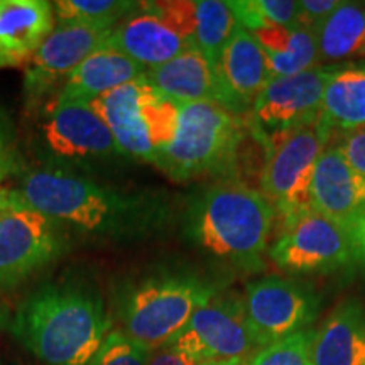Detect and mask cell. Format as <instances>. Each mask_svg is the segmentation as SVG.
Instances as JSON below:
<instances>
[{
	"mask_svg": "<svg viewBox=\"0 0 365 365\" xmlns=\"http://www.w3.org/2000/svg\"><path fill=\"white\" fill-rule=\"evenodd\" d=\"M16 191L68 235L95 244H137L173 220L164 191L120 188L78 171L39 166L22 173Z\"/></svg>",
	"mask_w": 365,
	"mask_h": 365,
	"instance_id": "cell-1",
	"label": "cell"
},
{
	"mask_svg": "<svg viewBox=\"0 0 365 365\" xmlns=\"http://www.w3.org/2000/svg\"><path fill=\"white\" fill-rule=\"evenodd\" d=\"M112 328L97 281L66 271L21 301L9 333L43 365H90Z\"/></svg>",
	"mask_w": 365,
	"mask_h": 365,
	"instance_id": "cell-2",
	"label": "cell"
},
{
	"mask_svg": "<svg viewBox=\"0 0 365 365\" xmlns=\"http://www.w3.org/2000/svg\"><path fill=\"white\" fill-rule=\"evenodd\" d=\"M274 222V210L261 191L225 178L188 196L181 234L218 269L254 274L264 269Z\"/></svg>",
	"mask_w": 365,
	"mask_h": 365,
	"instance_id": "cell-3",
	"label": "cell"
},
{
	"mask_svg": "<svg viewBox=\"0 0 365 365\" xmlns=\"http://www.w3.org/2000/svg\"><path fill=\"white\" fill-rule=\"evenodd\" d=\"M225 287L185 262H159L120 274L110 286L113 327L150 350L175 339L191 314Z\"/></svg>",
	"mask_w": 365,
	"mask_h": 365,
	"instance_id": "cell-4",
	"label": "cell"
},
{
	"mask_svg": "<svg viewBox=\"0 0 365 365\" xmlns=\"http://www.w3.org/2000/svg\"><path fill=\"white\" fill-rule=\"evenodd\" d=\"M245 118L208 102L181 103L175 140L154 166L176 182L230 178L247 137Z\"/></svg>",
	"mask_w": 365,
	"mask_h": 365,
	"instance_id": "cell-5",
	"label": "cell"
},
{
	"mask_svg": "<svg viewBox=\"0 0 365 365\" xmlns=\"http://www.w3.org/2000/svg\"><path fill=\"white\" fill-rule=\"evenodd\" d=\"M88 105L130 161L156 164L175 140L181 103L159 93L145 76L100 95Z\"/></svg>",
	"mask_w": 365,
	"mask_h": 365,
	"instance_id": "cell-6",
	"label": "cell"
},
{
	"mask_svg": "<svg viewBox=\"0 0 365 365\" xmlns=\"http://www.w3.org/2000/svg\"><path fill=\"white\" fill-rule=\"evenodd\" d=\"M68 234L16 190H0V293H11L56 262Z\"/></svg>",
	"mask_w": 365,
	"mask_h": 365,
	"instance_id": "cell-7",
	"label": "cell"
},
{
	"mask_svg": "<svg viewBox=\"0 0 365 365\" xmlns=\"http://www.w3.org/2000/svg\"><path fill=\"white\" fill-rule=\"evenodd\" d=\"M43 166L91 175L122 166L130 159L88 103H54L39 125L36 139Z\"/></svg>",
	"mask_w": 365,
	"mask_h": 365,
	"instance_id": "cell-8",
	"label": "cell"
},
{
	"mask_svg": "<svg viewBox=\"0 0 365 365\" xmlns=\"http://www.w3.org/2000/svg\"><path fill=\"white\" fill-rule=\"evenodd\" d=\"M333 132L322 120L271 140L261 173V193L271 203L277 220L312 210V182L319 156L331 143Z\"/></svg>",
	"mask_w": 365,
	"mask_h": 365,
	"instance_id": "cell-9",
	"label": "cell"
},
{
	"mask_svg": "<svg viewBox=\"0 0 365 365\" xmlns=\"http://www.w3.org/2000/svg\"><path fill=\"white\" fill-rule=\"evenodd\" d=\"M269 259L287 274H331L359 261L354 235L314 210L282 223L267 250Z\"/></svg>",
	"mask_w": 365,
	"mask_h": 365,
	"instance_id": "cell-10",
	"label": "cell"
},
{
	"mask_svg": "<svg viewBox=\"0 0 365 365\" xmlns=\"http://www.w3.org/2000/svg\"><path fill=\"white\" fill-rule=\"evenodd\" d=\"M330 68L331 65L317 66L269 80L244 117L250 135L267 148L277 137L314 124L322 113L323 90Z\"/></svg>",
	"mask_w": 365,
	"mask_h": 365,
	"instance_id": "cell-11",
	"label": "cell"
},
{
	"mask_svg": "<svg viewBox=\"0 0 365 365\" xmlns=\"http://www.w3.org/2000/svg\"><path fill=\"white\" fill-rule=\"evenodd\" d=\"M170 344L202 362H247L257 354L245 317L244 298L227 287H222L196 309Z\"/></svg>",
	"mask_w": 365,
	"mask_h": 365,
	"instance_id": "cell-12",
	"label": "cell"
},
{
	"mask_svg": "<svg viewBox=\"0 0 365 365\" xmlns=\"http://www.w3.org/2000/svg\"><path fill=\"white\" fill-rule=\"evenodd\" d=\"M242 298L257 349L308 330L319 313V296L291 277L266 276L250 281Z\"/></svg>",
	"mask_w": 365,
	"mask_h": 365,
	"instance_id": "cell-13",
	"label": "cell"
},
{
	"mask_svg": "<svg viewBox=\"0 0 365 365\" xmlns=\"http://www.w3.org/2000/svg\"><path fill=\"white\" fill-rule=\"evenodd\" d=\"M108 31L56 24L26 68L22 81L26 107L34 110L46 107L49 110L73 71L103 44Z\"/></svg>",
	"mask_w": 365,
	"mask_h": 365,
	"instance_id": "cell-14",
	"label": "cell"
},
{
	"mask_svg": "<svg viewBox=\"0 0 365 365\" xmlns=\"http://www.w3.org/2000/svg\"><path fill=\"white\" fill-rule=\"evenodd\" d=\"M312 207L350 234L365 222V178L330 144L314 168Z\"/></svg>",
	"mask_w": 365,
	"mask_h": 365,
	"instance_id": "cell-15",
	"label": "cell"
},
{
	"mask_svg": "<svg viewBox=\"0 0 365 365\" xmlns=\"http://www.w3.org/2000/svg\"><path fill=\"white\" fill-rule=\"evenodd\" d=\"M220 107L237 117L247 115L254 100L271 80L266 56L247 29L237 26L217 63Z\"/></svg>",
	"mask_w": 365,
	"mask_h": 365,
	"instance_id": "cell-16",
	"label": "cell"
},
{
	"mask_svg": "<svg viewBox=\"0 0 365 365\" xmlns=\"http://www.w3.org/2000/svg\"><path fill=\"white\" fill-rule=\"evenodd\" d=\"M103 46L125 54L145 70L193 49L180 34L168 27L148 2L137 4L135 11L113 26Z\"/></svg>",
	"mask_w": 365,
	"mask_h": 365,
	"instance_id": "cell-17",
	"label": "cell"
},
{
	"mask_svg": "<svg viewBox=\"0 0 365 365\" xmlns=\"http://www.w3.org/2000/svg\"><path fill=\"white\" fill-rule=\"evenodd\" d=\"M54 27L48 0H0V70L29 63Z\"/></svg>",
	"mask_w": 365,
	"mask_h": 365,
	"instance_id": "cell-18",
	"label": "cell"
},
{
	"mask_svg": "<svg viewBox=\"0 0 365 365\" xmlns=\"http://www.w3.org/2000/svg\"><path fill=\"white\" fill-rule=\"evenodd\" d=\"M144 76L159 93L178 103H220L215 68L198 49H188L163 65L149 68Z\"/></svg>",
	"mask_w": 365,
	"mask_h": 365,
	"instance_id": "cell-19",
	"label": "cell"
},
{
	"mask_svg": "<svg viewBox=\"0 0 365 365\" xmlns=\"http://www.w3.org/2000/svg\"><path fill=\"white\" fill-rule=\"evenodd\" d=\"M145 71L134 59L102 44L73 71L54 103H90L100 95L143 78Z\"/></svg>",
	"mask_w": 365,
	"mask_h": 365,
	"instance_id": "cell-20",
	"label": "cell"
},
{
	"mask_svg": "<svg viewBox=\"0 0 365 365\" xmlns=\"http://www.w3.org/2000/svg\"><path fill=\"white\" fill-rule=\"evenodd\" d=\"M313 365H365V304L349 298L328 314L313 341Z\"/></svg>",
	"mask_w": 365,
	"mask_h": 365,
	"instance_id": "cell-21",
	"label": "cell"
},
{
	"mask_svg": "<svg viewBox=\"0 0 365 365\" xmlns=\"http://www.w3.org/2000/svg\"><path fill=\"white\" fill-rule=\"evenodd\" d=\"M319 117L333 134L365 127V63L331 65Z\"/></svg>",
	"mask_w": 365,
	"mask_h": 365,
	"instance_id": "cell-22",
	"label": "cell"
},
{
	"mask_svg": "<svg viewBox=\"0 0 365 365\" xmlns=\"http://www.w3.org/2000/svg\"><path fill=\"white\" fill-rule=\"evenodd\" d=\"M250 34L261 46L271 78L308 71L319 63L317 41L304 27L267 26Z\"/></svg>",
	"mask_w": 365,
	"mask_h": 365,
	"instance_id": "cell-23",
	"label": "cell"
},
{
	"mask_svg": "<svg viewBox=\"0 0 365 365\" xmlns=\"http://www.w3.org/2000/svg\"><path fill=\"white\" fill-rule=\"evenodd\" d=\"M312 33L319 61H345L357 56L365 46V6L340 2Z\"/></svg>",
	"mask_w": 365,
	"mask_h": 365,
	"instance_id": "cell-24",
	"label": "cell"
},
{
	"mask_svg": "<svg viewBox=\"0 0 365 365\" xmlns=\"http://www.w3.org/2000/svg\"><path fill=\"white\" fill-rule=\"evenodd\" d=\"M237 22L227 2L220 0H196L195 49L202 51L217 71V63L232 36Z\"/></svg>",
	"mask_w": 365,
	"mask_h": 365,
	"instance_id": "cell-25",
	"label": "cell"
},
{
	"mask_svg": "<svg viewBox=\"0 0 365 365\" xmlns=\"http://www.w3.org/2000/svg\"><path fill=\"white\" fill-rule=\"evenodd\" d=\"M132 0H56L53 2L56 24L88 26L112 29L124 17L135 11Z\"/></svg>",
	"mask_w": 365,
	"mask_h": 365,
	"instance_id": "cell-26",
	"label": "cell"
},
{
	"mask_svg": "<svg viewBox=\"0 0 365 365\" xmlns=\"http://www.w3.org/2000/svg\"><path fill=\"white\" fill-rule=\"evenodd\" d=\"M227 4L237 22L249 33L267 26L298 27V2L294 0H232Z\"/></svg>",
	"mask_w": 365,
	"mask_h": 365,
	"instance_id": "cell-27",
	"label": "cell"
},
{
	"mask_svg": "<svg viewBox=\"0 0 365 365\" xmlns=\"http://www.w3.org/2000/svg\"><path fill=\"white\" fill-rule=\"evenodd\" d=\"M314 335V328L294 333L284 340L264 346L245 365H313Z\"/></svg>",
	"mask_w": 365,
	"mask_h": 365,
	"instance_id": "cell-28",
	"label": "cell"
},
{
	"mask_svg": "<svg viewBox=\"0 0 365 365\" xmlns=\"http://www.w3.org/2000/svg\"><path fill=\"white\" fill-rule=\"evenodd\" d=\"M153 352L113 327L90 365H145Z\"/></svg>",
	"mask_w": 365,
	"mask_h": 365,
	"instance_id": "cell-29",
	"label": "cell"
},
{
	"mask_svg": "<svg viewBox=\"0 0 365 365\" xmlns=\"http://www.w3.org/2000/svg\"><path fill=\"white\" fill-rule=\"evenodd\" d=\"M149 7L171 27L176 34L195 49L196 2L193 0H170V2H148Z\"/></svg>",
	"mask_w": 365,
	"mask_h": 365,
	"instance_id": "cell-30",
	"label": "cell"
},
{
	"mask_svg": "<svg viewBox=\"0 0 365 365\" xmlns=\"http://www.w3.org/2000/svg\"><path fill=\"white\" fill-rule=\"evenodd\" d=\"M24 170L21 153L17 149L16 132L11 118L0 107V180L9 178Z\"/></svg>",
	"mask_w": 365,
	"mask_h": 365,
	"instance_id": "cell-31",
	"label": "cell"
},
{
	"mask_svg": "<svg viewBox=\"0 0 365 365\" xmlns=\"http://www.w3.org/2000/svg\"><path fill=\"white\" fill-rule=\"evenodd\" d=\"M331 140H335L333 145L340 150L350 168L365 178V127L333 134Z\"/></svg>",
	"mask_w": 365,
	"mask_h": 365,
	"instance_id": "cell-32",
	"label": "cell"
},
{
	"mask_svg": "<svg viewBox=\"0 0 365 365\" xmlns=\"http://www.w3.org/2000/svg\"><path fill=\"white\" fill-rule=\"evenodd\" d=\"M340 6L336 0H301L298 2V26L313 31Z\"/></svg>",
	"mask_w": 365,
	"mask_h": 365,
	"instance_id": "cell-33",
	"label": "cell"
},
{
	"mask_svg": "<svg viewBox=\"0 0 365 365\" xmlns=\"http://www.w3.org/2000/svg\"><path fill=\"white\" fill-rule=\"evenodd\" d=\"M203 362L178 346L166 344L161 349L154 350L145 365H202Z\"/></svg>",
	"mask_w": 365,
	"mask_h": 365,
	"instance_id": "cell-34",
	"label": "cell"
},
{
	"mask_svg": "<svg viewBox=\"0 0 365 365\" xmlns=\"http://www.w3.org/2000/svg\"><path fill=\"white\" fill-rule=\"evenodd\" d=\"M14 312L11 309V304L6 299V294L0 293V333H6L11 330Z\"/></svg>",
	"mask_w": 365,
	"mask_h": 365,
	"instance_id": "cell-35",
	"label": "cell"
},
{
	"mask_svg": "<svg viewBox=\"0 0 365 365\" xmlns=\"http://www.w3.org/2000/svg\"><path fill=\"white\" fill-rule=\"evenodd\" d=\"M355 247H357L359 261H365V222L360 225L354 234Z\"/></svg>",
	"mask_w": 365,
	"mask_h": 365,
	"instance_id": "cell-36",
	"label": "cell"
},
{
	"mask_svg": "<svg viewBox=\"0 0 365 365\" xmlns=\"http://www.w3.org/2000/svg\"><path fill=\"white\" fill-rule=\"evenodd\" d=\"M244 360H225V362H203L202 365H245Z\"/></svg>",
	"mask_w": 365,
	"mask_h": 365,
	"instance_id": "cell-37",
	"label": "cell"
},
{
	"mask_svg": "<svg viewBox=\"0 0 365 365\" xmlns=\"http://www.w3.org/2000/svg\"><path fill=\"white\" fill-rule=\"evenodd\" d=\"M0 365H21V364L14 362V360L7 359V357H2V355H0Z\"/></svg>",
	"mask_w": 365,
	"mask_h": 365,
	"instance_id": "cell-38",
	"label": "cell"
},
{
	"mask_svg": "<svg viewBox=\"0 0 365 365\" xmlns=\"http://www.w3.org/2000/svg\"><path fill=\"white\" fill-rule=\"evenodd\" d=\"M359 56H365V46H364V48H362V51H360Z\"/></svg>",
	"mask_w": 365,
	"mask_h": 365,
	"instance_id": "cell-39",
	"label": "cell"
}]
</instances>
